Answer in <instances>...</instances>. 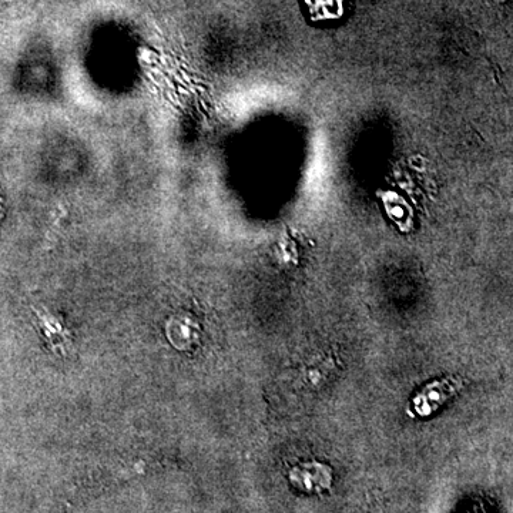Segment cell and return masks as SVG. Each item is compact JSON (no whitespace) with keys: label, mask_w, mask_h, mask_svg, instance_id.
<instances>
[{"label":"cell","mask_w":513,"mask_h":513,"mask_svg":"<svg viewBox=\"0 0 513 513\" xmlns=\"http://www.w3.org/2000/svg\"><path fill=\"white\" fill-rule=\"evenodd\" d=\"M462 382L455 380V378H448V380L437 381L434 384L428 385L417 398L414 399L415 411L418 415H431L432 412L437 411L447 399L451 398L456 391L461 390Z\"/></svg>","instance_id":"1"}]
</instances>
